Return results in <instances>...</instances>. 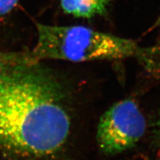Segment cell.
Returning a JSON list of instances; mask_svg holds the SVG:
<instances>
[{
  "mask_svg": "<svg viewBox=\"0 0 160 160\" xmlns=\"http://www.w3.org/2000/svg\"><path fill=\"white\" fill-rule=\"evenodd\" d=\"M155 136H156V139H157L158 148H160V111L159 112V114H158L157 122H156Z\"/></svg>",
  "mask_w": 160,
  "mask_h": 160,
  "instance_id": "cell-6",
  "label": "cell"
},
{
  "mask_svg": "<svg viewBox=\"0 0 160 160\" xmlns=\"http://www.w3.org/2000/svg\"><path fill=\"white\" fill-rule=\"evenodd\" d=\"M111 0H61L63 11L77 18L91 19L107 11Z\"/></svg>",
  "mask_w": 160,
  "mask_h": 160,
  "instance_id": "cell-4",
  "label": "cell"
},
{
  "mask_svg": "<svg viewBox=\"0 0 160 160\" xmlns=\"http://www.w3.org/2000/svg\"><path fill=\"white\" fill-rule=\"evenodd\" d=\"M18 2L19 0H0V21L14 9Z\"/></svg>",
  "mask_w": 160,
  "mask_h": 160,
  "instance_id": "cell-5",
  "label": "cell"
},
{
  "mask_svg": "<svg viewBox=\"0 0 160 160\" xmlns=\"http://www.w3.org/2000/svg\"><path fill=\"white\" fill-rule=\"evenodd\" d=\"M146 120L135 100L127 99L111 106L100 118L97 142L105 155H116L137 145L146 131Z\"/></svg>",
  "mask_w": 160,
  "mask_h": 160,
  "instance_id": "cell-3",
  "label": "cell"
},
{
  "mask_svg": "<svg viewBox=\"0 0 160 160\" xmlns=\"http://www.w3.org/2000/svg\"><path fill=\"white\" fill-rule=\"evenodd\" d=\"M156 25H157V26H159V27H160V15H159V17H158L157 21H156Z\"/></svg>",
  "mask_w": 160,
  "mask_h": 160,
  "instance_id": "cell-8",
  "label": "cell"
},
{
  "mask_svg": "<svg viewBox=\"0 0 160 160\" xmlns=\"http://www.w3.org/2000/svg\"><path fill=\"white\" fill-rule=\"evenodd\" d=\"M62 82L29 53L0 51V145L48 158L68 145L73 118Z\"/></svg>",
  "mask_w": 160,
  "mask_h": 160,
  "instance_id": "cell-1",
  "label": "cell"
},
{
  "mask_svg": "<svg viewBox=\"0 0 160 160\" xmlns=\"http://www.w3.org/2000/svg\"><path fill=\"white\" fill-rule=\"evenodd\" d=\"M37 42L29 54L34 59L85 62L138 58L150 61L159 53L157 48H142L131 39L83 26H53L37 24Z\"/></svg>",
  "mask_w": 160,
  "mask_h": 160,
  "instance_id": "cell-2",
  "label": "cell"
},
{
  "mask_svg": "<svg viewBox=\"0 0 160 160\" xmlns=\"http://www.w3.org/2000/svg\"><path fill=\"white\" fill-rule=\"evenodd\" d=\"M138 160H160V148H158L157 151L155 153V154L143 157Z\"/></svg>",
  "mask_w": 160,
  "mask_h": 160,
  "instance_id": "cell-7",
  "label": "cell"
}]
</instances>
